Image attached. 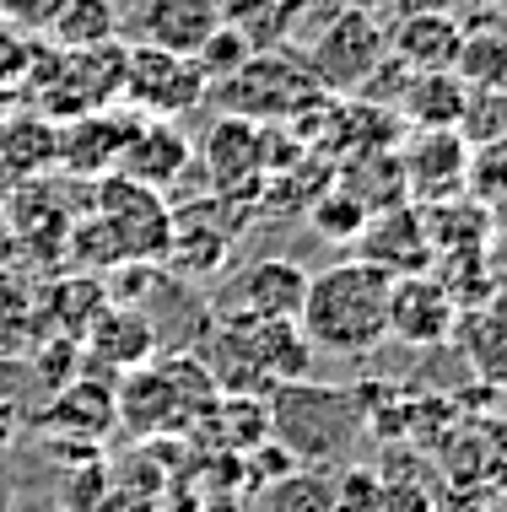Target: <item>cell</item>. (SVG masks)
Instances as JSON below:
<instances>
[{"mask_svg":"<svg viewBox=\"0 0 507 512\" xmlns=\"http://www.w3.org/2000/svg\"><path fill=\"white\" fill-rule=\"evenodd\" d=\"M92 216L108 227V238L119 243V254H125V265H152V259L168 254V200L157 195V189L135 184L125 173H103L92 178Z\"/></svg>","mask_w":507,"mask_h":512,"instance_id":"4","label":"cell"},{"mask_svg":"<svg viewBox=\"0 0 507 512\" xmlns=\"http://www.w3.org/2000/svg\"><path fill=\"white\" fill-rule=\"evenodd\" d=\"M189 168H195V146H189V135L173 119H135V130L125 135L119 162H114V173L157 189V195L173 189L178 178H189Z\"/></svg>","mask_w":507,"mask_h":512,"instance_id":"12","label":"cell"},{"mask_svg":"<svg viewBox=\"0 0 507 512\" xmlns=\"http://www.w3.org/2000/svg\"><path fill=\"white\" fill-rule=\"evenodd\" d=\"M454 76H459L470 92H502V87H507V27H497V22L464 27Z\"/></svg>","mask_w":507,"mask_h":512,"instance_id":"19","label":"cell"},{"mask_svg":"<svg viewBox=\"0 0 507 512\" xmlns=\"http://www.w3.org/2000/svg\"><path fill=\"white\" fill-rule=\"evenodd\" d=\"M481 6H507V0H481Z\"/></svg>","mask_w":507,"mask_h":512,"instance_id":"35","label":"cell"},{"mask_svg":"<svg viewBox=\"0 0 507 512\" xmlns=\"http://www.w3.org/2000/svg\"><path fill=\"white\" fill-rule=\"evenodd\" d=\"M11 259H17V232H11V216L0 211V270H6Z\"/></svg>","mask_w":507,"mask_h":512,"instance_id":"31","label":"cell"},{"mask_svg":"<svg viewBox=\"0 0 507 512\" xmlns=\"http://www.w3.org/2000/svg\"><path fill=\"white\" fill-rule=\"evenodd\" d=\"M141 114H119V108H92V114H76L65 124H54V162H60L71 178H103L114 173L119 146L135 130Z\"/></svg>","mask_w":507,"mask_h":512,"instance_id":"11","label":"cell"},{"mask_svg":"<svg viewBox=\"0 0 507 512\" xmlns=\"http://www.w3.org/2000/svg\"><path fill=\"white\" fill-rule=\"evenodd\" d=\"M330 512H383V480L373 469H346L335 480V507Z\"/></svg>","mask_w":507,"mask_h":512,"instance_id":"27","label":"cell"},{"mask_svg":"<svg viewBox=\"0 0 507 512\" xmlns=\"http://www.w3.org/2000/svg\"><path fill=\"white\" fill-rule=\"evenodd\" d=\"M216 6H222V17L238 27L254 49H276L292 38V27L303 17L308 0H216Z\"/></svg>","mask_w":507,"mask_h":512,"instance_id":"20","label":"cell"},{"mask_svg":"<svg viewBox=\"0 0 507 512\" xmlns=\"http://www.w3.org/2000/svg\"><path fill=\"white\" fill-rule=\"evenodd\" d=\"M44 38H54V49L108 44V38H119V0H65Z\"/></svg>","mask_w":507,"mask_h":512,"instance_id":"21","label":"cell"},{"mask_svg":"<svg viewBox=\"0 0 507 512\" xmlns=\"http://www.w3.org/2000/svg\"><path fill=\"white\" fill-rule=\"evenodd\" d=\"M44 426H65V432L76 437H103L108 426H114V394L98 389V383H71V389H60V399L44 410Z\"/></svg>","mask_w":507,"mask_h":512,"instance_id":"22","label":"cell"},{"mask_svg":"<svg viewBox=\"0 0 507 512\" xmlns=\"http://www.w3.org/2000/svg\"><path fill=\"white\" fill-rule=\"evenodd\" d=\"M383 38H389V60H400L405 71H454L464 22L437 6H405V17Z\"/></svg>","mask_w":507,"mask_h":512,"instance_id":"14","label":"cell"},{"mask_svg":"<svg viewBox=\"0 0 507 512\" xmlns=\"http://www.w3.org/2000/svg\"><path fill=\"white\" fill-rule=\"evenodd\" d=\"M216 27H222V6L216 0H141V11H135L141 44L173 49V54H195Z\"/></svg>","mask_w":507,"mask_h":512,"instance_id":"15","label":"cell"},{"mask_svg":"<svg viewBox=\"0 0 507 512\" xmlns=\"http://www.w3.org/2000/svg\"><path fill=\"white\" fill-rule=\"evenodd\" d=\"M27 60H33V49L22 44V33H17V27L0 22V87L22 81V76H27Z\"/></svg>","mask_w":507,"mask_h":512,"instance_id":"29","label":"cell"},{"mask_svg":"<svg viewBox=\"0 0 507 512\" xmlns=\"http://www.w3.org/2000/svg\"><path fill=\"white\" fill-rule=\"evenodd\" d=\"M249 54H254V44H249V38H243L238 27H232V22L222 17V27H216V33L195 49V65H200V76L216 87V81H227L243 60H249Z\"/></svg>","mask_w":507,"mask_h":512,"instance_id":"26","label":"cell"},{"mask_svg":"<svg viewBox=\"0 0 507 512\" xmlns=\"http://www.w3.org/2000/svg\"><path fill=\"white\" fill-rule=\"evenodd\" d=\"M464 189L481 205H507V135L470 146V168H464Z\"/></svg>","mask_w":507,"mask_h":512,"instance_id":"25","label":"cell"},{"mask_svg":"<svg viewBox=\"0 0 507 512\" xmlns=\"http://www.w3.org/2000/svg\"><path fill=\"white\" fill-rule=\"evenodd\" d=\"M340 6H351V11H367V17H383V11H394L400 0H340Z\"/></svg>","mask_w":507,"mask_h":512,"instance_id":"32","label":"cell"},{"mask_svg":"<svg viewBox=\"0 0 507 512\" xmlns=\"http://www.w3.org/2000/svg\"><path fill=\"white\" fill-rule=\"evenodd\" d=\"M130 114L141 119H184L189 108L211 98V81L200 76L195 54H173L152 44H130L125 54V92Z\"/></svg>","mask_w":507,"mask_h":512,"instance_id":"5","label":"cell"},{"mask_svg":"<svg viewBox=\"0 0 507 512\" xmlns=\"http://www.w3.org/2000/svg\"><path fill=\"white\" fill-rule=\"evenodd\" d=\"M205 178H211V195L232 200V205H249L270 178V124L222 114L205 135Z\"/></svg>","mask_w":507,"mask_h":512,"instance_id":"7","label":"cell"},{"mask_svg":"<svg viewBox=\"0 0 507 512\" xmlns=\"http://www.w3.org/2000/svg\"><path fill=\"white\" fill-rule=\"evenodd\" d=\"M0 512H6V496H0Z\"/></svg>","mask_w":507,"mask_h":512,"instance_id":"36","label":"cell"},{"mask_svg":"<svg viewBox=\"0 0 507 512\" xmlns=\"http://www.w3.org/2000/svg\"><path fill=\"white\" fill-rule=\"evenodd\" d=\"M389 286L394 275L373 259H340V265L308 275V297L297 329L308 345L330 356H367L389 340Z\"/></svg>","mask_w":507,"mask_h":512,"instance_id":"1","label":"cell"},{"mask_svg":"<svg viewBox=\"0 0 507 512\" xmlns=\"http://www.w3.org/2000/svg\"><path fill=\"white\" fill-rule=\"evenodd\" d=\"M238 232H243V205L205 195L200 205L173 211V221H168V254H162V259H168L178 275H216V270H227Z\"/></svg>","mask_w":507,"mask_h":512,"instance_id":"8","label":"cell"},{"mask_svg":"<svg viewBox=\"0 0 507 512\" xmlns=\"http://www.w3.org/2000/svg\"><path fill=\"white\" fill-rule=\"evenodd\" d=\"M38 335V297L22 286L17 270H0V356L22 351V340Z\"/></svg>","mask_w":507,"mask_h":512,"instance_id":"24","label":"cell"},{"mask_svg":"<svg viewBox=\"0 0 507 512\" xmlns=\"http://www.w3.org/2000/svg\"><path fill=\"white\" fill-rule=\"evenodd\" d=\"M464 168H470V141L464 130H405L400 146V178L405 195L421 205H448L464 189Z\"/></svg>","mask_w":507,"mask_h":512,"instance_id":"10","label":"cell"},{"mask_svg":"<svg viewBox=\"0 0 507 512\" xmlns=\"http://www.w3.org/2000/svg\"><path fill=\"white\" fill-rule=\"evenodd\" d=\"M389 27L383 17H367V11H351L340 6L335 17H324V27L313 33V44L303 49L313 76L324 81L330 92H362L367 76L389 60Z\"/></svg>","mask_w":507,"mask_h":512,"instance_id":"6","label":"cell"},{"mask_svg":"<svg viewBox=\"0 0 507 512\" xmlns=\"http://www.w3.org/2000/svg\"><path fill=\"white\" fill-rule=\"evenodd\" d=\"M81 340H87L103 362H114V367H146V362H152V351H157L152 318H146L141 308H130V302H103V313L92 318V329Z\"/></svg>","mask_w":507,"mask_h":512,"instance_id":"17","label":"cell"},{"mask_svg":"<svg viewBox=\"0 0 507 512\" xmlns=\"http://www.w3.org/2000/svg\"><path fill=\"white\" fill-rule=\"evenodd\" d=\"M211 378L222 394H265L281 383H303L313 367V345L297 318H227L211 345Z\"/></svg>","mask_w":507,"mask_h":512,"instance_id":"2","label":"cell"},{"mask_svg":"<svg viewBox=\"0 0 507 512\" xmlns=\"http://www.w3.org/2000/svg\"><path fill=\"white\" fill-rule=\"evenodd\" d=\"M335 507V480L324 469H281L259 491V512H330Z\"/></svg>","mask_w":507,"mask_h":512,"instance_id":"23","label":"cell"},{"mask_svg":"<svg viewBox=\"0 0 507 512\" xmlns=\"http://www.w3.org/2000/svg\"><path fill=\"white\" fill-rule=\"evenodd\" d=\"M400 6H437V0H400Z\"/></svg>","mask_w":507,"mask_h":512,"instance_id":"34","label":"cell"},{"mask_svg":"<svg viewBox=\"0 0 507 512\" xmlns=\"http://www.w3.org/2000/svg\"><path fill=\"white\" fill-rule=\"evenodd\" d=\"M216 98L227 103V114L254 119V124H292L303 114H319L330 87L313 76L308 54L297 44L254 49L227 81H216Z\"/></svg>","mask_w":507,"mask_h":512,"instance_id":"3","label":"cell"},{"mask_svg":"<svg viewBox=\"0 0 507 512\" xmlns=\"http://www.w3.org/2000/svg\"><path fill=\"white\" fill-rule=\"evenodd\" d=\"M470 87L454 71H405L400 81V119L410 130H459Z\"/></svg>","mask_w":507,"mask_h":512,"instance_id":"16","label":"cell"},{"mask_svg":"<svg viewBox=\"0 0 507 512\" xmlns=\"http://www.w3.org/2000/svg\"><path fill=\"white\" fill-rule=\"evenodd\" d=\"M98 512H157L152 507V496H141V491H119V486H108L103 496V507Z\"/></svg>","mask_w":507,"mask_h":512,"instance_id":"30","label":"cell"},{"mask_svg":"<svg viewBox=\"0 0 507 512\" xmlns=\"http://www.w3.org/2000/svg\"><path fill=\"white\" fill-rule=\"evenodd\" d=\"M491 308H497V313H502V318H507V292H502V297H497V302H491Z\"/></svg>","mask_w":507,"mask_h":512,"instance_id":"33","label":"cell"},{"mask_svg":"<svg viewBox=\"0 0 507 512\" xmlns=\"http://www.w3.org/2000/svg\"><path fill=\"white\" fill-rule=\"evenodd\" d=\"M60 6H65V0H0V22L17 27V33H38V38H44L54 27V17H60Z\"/></svg>","mask_w":507,"mask_h":512,"instance_id":"28","label":"cell"},{"mask_svg":"<svg viewBox=\"0 0 507 512\" xmlns=\"http://www.w3.org/2000/svg\"><path fill=\"white\" fill-rule=\"evenodd\" d=\"M448 340L464 351V362L486 389H507V318L497 308H459Z\"/></svg>","mask_w":507,"mask_h":512,"instance_id":"18","label":"cell"},{"mask_svg":"<svg viewBox=\"0 0 507 512\" xmlns=\"http://www.w3.org/2000/svg\"><path fill=\"white\" fill-rule=\"evenodd\" d=\"M454 318H459V302L432 270L394 275L389 335L400 345H410V351H437V345H448V335H454Z\"/></svg>","mask_w":507,"mask_h":512,"instance_id":"9","label":"cell"},{"mask_svg":"<svg viewBox=\"0 0 507 512\" xmlns=\"http://www.w3.org/2000/svg\"><path fill=\"white\" fill-rule=\"evenodd\" d=\"M308 297V270L297 259H254L227 297V318H297Z\"/></svg>","mask_w":507,"mask_h":512,"instance_id":"13","label":"cell"}]
</instances>
